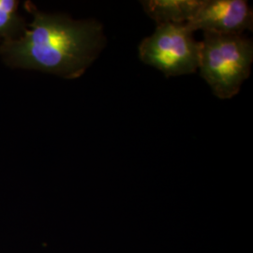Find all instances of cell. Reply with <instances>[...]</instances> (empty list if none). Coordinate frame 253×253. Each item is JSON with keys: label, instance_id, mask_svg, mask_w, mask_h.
<instances>
[{"label": "cell", "instance_id": "cell-4", "mask_svg": "<svg viewBox=\"0 0 253 253\" xmlns=\"http://www.w3.org/2000/svg\"><path fill=\"white\" fill-rule=\"evenodd\" d=\"M186 26L191 32L243 35L245 31L253 30V9L244 0H204Z\"/></svg>", "mask_w": 253, "mask_h": 253}, {"label": "cell", "instance_id": "cell-1", "mask_svg": "<svg viewBox=\"0 0 253 253\" xmlns=\"http://www.w3.org/2000/svg\"><path fill=\"white\" fill-rule=\"evenodd\" d=\"M25 6L33 16L29 28L0 45V54L11 67L76 79L106 45L103 27L97 20L77 21L65 14L45 13L31 2Z\"/></svg>", "mask_w": 253, "mask_h": 253}, {"label": "cell", "instance_id": "cell-5", "mask_svg": "<svg viewBox=\"0 0 253 253\" xmlns=\"http://www.w3.org/2000/svg\"><path fill=\"white\" fill-rule=\"evenodd\" d=\"M204 0H146L142 1L145 13L157 25H186L196 14Z\"/></svg>", "mask_w": 253, "mask_h": 253}, {"label": "cell", "instance_id": "cell-6", "mask_svg": "<svg viewBox=\"0 0 253 253\" xmlns=\"http://www.w3.org/2000/svg\"><path fill=\"white\" fill-rule=\"evenodd\" d=\"M18 8L19 1L0 0V45L18 38L27 28Z\"/></svg>", "mask_w": 253, "mask_h": 253}, {"label": "cell", "instance_id": "cell-2", "mask_svg": "<svg viewBox=\"0 0 253 253\" xmlns=\"http://www.w3.org/2000/svg\"><path fill=\"white\" fill-rule=\"evenodd\" d=\"M253 43L243 35L204 33L201 42L199 69L217 98L235 96L251 74Z\"/></svg>", "mask_w": 253, "mask_h": 253}, {"label": "cell", "instance_id": "cell-3", "mask_svg": "<svg viewBox=\"0 0 253 253\" xmlns=\"http://www.w3.org/2000/svg\"><path fill=\"white\" fill-rule=\"evenodd\" d=\"M201 42L193 38L186 25H158L151 36L139 45L144 63L163 72L166 76L194 73L199 68Z\"/></svg>", "mask_w": 253, "mask_h": 253}]
</instances>
